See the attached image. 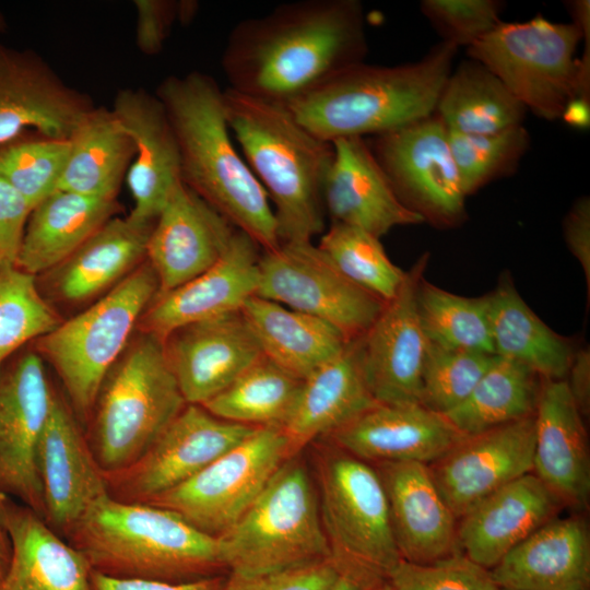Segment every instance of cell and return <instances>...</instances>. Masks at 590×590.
Instances as JSON below:
<instances>
[{
	"mask_svg": "<svg viewBox=\"0 0 590 590\" xmlns=\"http://www.w3.org/2000/svg\"><path fill=\"white\" fill-rule=\"evenodd\" d=\"M69 140L70 153L57 190L116 200L134 157V144L114 111L95 106Z\"/></svg>",
	"mask_w": 590,
	"mask_h": 590,
	"instance_id": "e575fe53",
	"label": "cell"
},
{
	"mask_svg": "<svg viewBox=\"0 0 590 590\" xmlns=\"http://www.w3.org/2000/svg\"><path fill=\"white\" fill-rule=\"evenodd\" d=\"M564 235L568 249L580 263L590 287V199H578L564 221Z\"/></svg>",
	"mask_w": 590,
	"mask_h": 590,
	"instance_id": "816d5d0a",
	"label": "cell"
},
{
	"mask_svg": "<svg viewBox=\"0 0 590 590\" xmlns=\"http://www.w3.org/2000/svg\"><path fill=\"white\" fill-rule=\"evenodd\" d=\"M153 225L114 216L52 269V287L67 302L90 299L119 283L141 259Z\"/></svg>",
	"mask_w": 590,
	"mask_h": 590,
	"instance_id": "836d02e7",
	"label": "cell"
},
{
	"mask_svg": "<svg viewBox=\"0 0 590 590\" xmlns=\"http://www.w3.org/2000/svg\"><path fill=\"white\" fill-rule=\"evenodd\" d=\"M70 153V140L19 137L0 146V176L32 209L58 189Z\"/></svg>",
	"mask_w": 590,
	"mask_h": 590,
	"instance_id": "ee69618b",
	"label": "cell"
},
{
	"mask_svg": "<svg viewBox=\"0 0 590 590\" xmlns=\"http://www.w3.org/2000/svg\"><path fill=\"white\" fill-rule=\"evenodd\" d=\"M32 206L0 176V264H15Z\"/></svg>",
	"mask_w": 590,
	"mask_h": 590,
	"instance_id": "681fc988",
	"label": "cell"
},
{
	"mask_svg": "<svg viewBox=\"0 0 590 590\" xmlns=\"http://www.w3.org/2000/svg\"><path fill=\"white\" fill-rule=\"evenodd\" d=\"M66 540L93 571L111 578L185 583L229 573L217 538L168 509L109 495L88 508Z\"/></svg>",
	"mask_w": 590,
	"mask_h": 590,
	"instance_id": "277c9868",
	"label": "cell"
},
{
	"mask_svg": "<svg viewBox=\"0 0 590 590\" xmlns=\"http://www.w3.org/2000/svg\"><path fill=\"white\" fill-rule=\"evenodd\" d=\"M567 381L570 392L582 416H589L590 412V352L589 349H580L574 353L568 370ZM567 374V375H568Z\"/></svg>",
	"mask_w": 590,
	"mask_h": 590,
	"instance_id": "db71d44e",
	"label": "cell"
},
{
	"mask_svg": "<svg viewBox=\"0 0 590 590\" xmlns=\"http://www.w3.org/2000/svg\"><path fill=\"white\" fill-rule=\"evenodd\" d=\"M494 353L532 369L540 378L563 379L574 352L524 303L508 276L488 294Z\"/></svg>",
	"mask_w": 590,
	"mask_h": 590,
	"instance_id": "d590c367",
	"label": "cell"
},
{
	"mask_svg": "<svg viewBox=\"0 0 590 590\" xmlns=\"http://www.w3.org/2000/svg\"><path fill=\"white\" fill-rule=\"evenodd\" d=\"M60 320L42 297L36 275L0 264V366L24 344L55 330Z\"/></svg>",
	"mask_w": 590,
	"mask_h": 590,
	"instance_id": "b9f144b4",
	"label": "cell"
},
{
	"mask_svg": "<svg viewBox=\"0 0 590 590\" xmlns=\"http://www.w3.org/2000/svg\"><path fill=\"white\" fill-rule=\"evenodd\" d=\"M422 13L442 38L441 42L471 46L500 22L504 2L497 0H423Z\"/></svg>",
	"mask_w": 590,
	"mask_h": 590,
	"instance_id": "7dc6e473",
	"label": "cell"
},
{
	"mask_svg": "<svg viewBox=\"0 0 590 590\" xmlns=\"http://www.w3.org/2000/svg\"><path fill=\"white\" fill-rule=\"evenodd\" d=\"M317 246L346 279L385 303L404 281L406 272L390 260L380 238L364 229L331 223Z\"/></svg>",
	"mask_w": 590,
	"mask_h": 590,
	"instance_id": "60d3db41",
	"label": "cell"
},
{
	"mask_svg": "<svg viewBox=\"0 0 590 590\" xmlns=\"http://www.w3.org/2000/svg\"><path fill=\"white\" fill-rule=\"evenodd\" d=\"M563 505L531 472L492 493L458 520L461 552L492 569L509 551L558 516Z\"/></svg>",
	"mask_w": 590,
	"mask_h": 590,
	"instance_id": "83f0119b",
	"label": "cell"
},
{
	"mask_svg": "<svg viewBox=\"0 0 590 590\" xmlns=\"http://www.w3.org/2000/svg\"><path fill=\"white\" fill-rule=\"evenodd\" d=\"M119 209L117 200L56 190L32 210L16 267L34 275L55 269Z\"/></svg>",
	"mask_w": 590,
	"mask_h": 590,
	"instance_id": "d6a6232c",
	"label": "cell"
},
{
	"mask_svg": "<svg viewBox=\"0 0 590 590\" xmlns=\"http://www.w3.org/2000/svg\"><path fill=\"white\" fill-rule=\"evenodd\" d=\"M332 144L333 161L323 186V206L331 223L380 238L396 226L425 222L400 201L365 138H341Z\"/></svg>",
	"mask_w": 590,
	"mask_h": 590,
	"instance_id": "4316f807",
	"label": "cell"
},
{
	"mask_svg": "<svg viewBox=\"0 0 590 590\" xmlns=\"http://www.w3.org/2000/svg\"><path fill=\"white\" fill-rule=\"evenodd\" d=\"M7 496L0 491V582L8 571L12 557V542L2 519V507Z\"/></svg>",
	"mask_w": 590,
	"mask_h": 590,
	"instance_id": "11a10c76",
	"label": "cell"
},
{
	"mask_svg": "<svg viewBox=\"0 0 590 590\" xmlns=\"http://www.w3.org/2000/svg\"><path fill=\"white\" fill-rule=\"evenodd\" d=\"M340 578L324 559L260 575L228 573L222 590H333Z\"/></svg>",
	"mask_w": 590,
	"mask_h": 590,
	"instance_id": "c3c4849f",
	"label": "cell"
},
{
	"mask_svg": "<svg viewBox=\"0 0 590 590\" xmlns=\"http://www.w3.org/2000/svg\"><path fill=\"white\" fill-rule=\"evenodd\" d=\"M491 570L500 589L589 590L590 530L582 516L555 517Z\"/></svg>",
	"mask_w": 590,
	"mask_h": 590,
	"instance_id": "f1b7e54d",
	"label": "cell"
},
{
	"mask_svg": "<svg viewBox=\"0 0 590 590\" xmlns=\"http://www.w3.org/2000/svg\"><path fill=\"white\" fill-rule=\"evenodd\" d=\"M583 38L576 23L538 15L526 22H500L468 47L471 59L495 74L538 117H564L573 103L589 107L590 56L576 57Z\"/></svg>",
	"mask_w": 590,
	"mask_h": 590,
	"instance_id": "52a82bcc",
	"label": "cell"
},
{
	"mask_svg": "<svg viewBox=\"0 0 590 590\" xmlns=\"http://www.w3.org/2000/svg\"><path fill=\"white\" fill-rule=\"evenodd\" d=\"M375 469L386 492L402 560L424 565L462 553L458 519L436 487L427 464L385 462Z\"/></svg>",
	"mask_w": 590,
	"mask_h": 590,
	"instance_id": "cb8c5ba5",
	"label": "cell"
},
{
	"mask_svg": "<svg viewBox=\"0 0 590 590\" xmlns=\"http://www.w3.org/2000/svg\"><path fill=\"white\" fill-rule=\"evenodd\" d=\"M256 296L316 317L349 341L363 337L385 305L346 279L312 241L262 250Z\"/></svg>",
	"mask_w": 590,
	"mask_h": 590,
	"instance_id": "7c38bea8",
	"label": "cell"
},
{
	"mask_svg": "<svg viewBox=\"0 0 590 590\" xmlns=\"http://www.w3.org/2000/svg\"><path fill=\"white\" fill-rule=\"evenodd\" d=\"M526 113L504 83L473 59L451 71L435 110L448 130L471 134L520 126Z\"/></svg>",
	"mask_w": 590,
	"mask_h": 590,
	"instance_id": "8d00e7d4",
	"label": "cell"
},
{
	"mask_svg": "<svg viewBox=\"0 0 590 590\" xmlns=\"http://www.w3.org/2000/svg\"><path fill=\"white\" fill-rule=\"evenodd\" d=\"M229 573L260 575L330 559L319 499L304 463L285 460L221 536Z\"/></svg>",
	"mask_w": 590,
	"mask_h": 590,
	"instance_id": "9c48e42d",
	"label": "cell"
},
{
	"mask_svg": "<svg viewBox=\"0 0 590 590\" xmlns=\"http://www.w3.org/2000/svg\"><path fill=\"white\" fill-rule=\"evenodd\" d=\"M500 590H507V589H500Z\"/></svg>",
	"mask_w": 590,
	"mask_h": 590,
	"instance_id": "94428289",
	"label": "cell"
},
{
	"mask_svg": "<svg viewBox=\"0 0 590 590\" xmlns=\"http://www.w3.org/2000/svg\"><path fill=\"white\" fill-rule=\"evenodd\" d=\"M199 9V2L194 0L177 1V22L181 25L190 24L196 17Z\"/></svg>",
	"mask_w": 590,
	"mask_h": 590,
	"instance_id": "9f6ffc18",
	"label": "cell"
},
{
	"mask_svg": "<svg viewBox=\"0 0 590 590\" xmlns=\"http://www.w3.org/2000/svg\"><path fill=\"white\" fill-rule=\"evenodd\" d=\"M68 403L54 391L37 447L48 527L64 540L88 508L108 495L103 470Z\"/></svg>",
	"mask_w": 590,
	"mask_h": 590,
	"instance_id": "d6986e66",
	"label": "cell"
},
{
	"mask_svg": "<svg viewBox=\"0 0 590 590\" xmlns=\"http://www.w3.org/2000/svg\"><path fill=\"white\" fill-rule=\"evenodd\" d=\"M163 343L188 404L202 405L262 356L241 311L184 326Z\"/></svg>",
	"mask_w": 590,
	"mask_h": 590,
	"instance_id": "7402d4cb",
	"label": "cell"
},
{
	"mask_svg": "<svg viewBox=\"0 0 590 590\" xmlns=\"http://www.w3.org/2000/svg\"><path fill=\"white\" fill-rule=\"evenodd\" d=\"M367 50L359 1L299 0L238 22L221 67L229 88L288 105L363 62Z\"/></svg>",
	"mask_w": 590,
	"mask_h": 590,
	"instance_id": "6da1fadb",
	"label": "cell"
},
{
	"mask_svg": "<svg viewBox=\"0 0 590 590\" xmlns=\"http://www.w3.org/2000/svg\"><path fill=\"white\" fill-rule=\"evenodd\" d=\"M494 357L481 352L445 349L428 341L420 404L446 414L471 393Z\"/></svg>",
	"mask_w": 590,
	"mask_h": 590,
	"instance_id": "f6af8a7d",
	"label": "cell"
},
{
	"mask_svg": "<svg viewBox=\"0 0 590 590\" xmlns=\"http://www.w3.org/2000/svg\"><path fill=\"white\" fill-rule=\"evenodd\" d=\"M54 389L34 352L0 366V491L45 515L37 447Z\"/></svg>",
	"mask_w": 590,
	"mask_h": 590,
	"instance_id": "9a60e30c",
	"label": "cell"
},
{
	"mask_svg": "<svg viewBox=\"0 0 590 590\" xmlns=\"http://www.w3.org/2000/svg\"><path fill=\"white\" fill-rule=\"evenodd\" d=\"M462 436L445 415L420 403H376L329 435L335 447L376 464H429Z\"/></svg>",
	"mask_w": 590,
	"mask_h": 590,
	"instance_id": "d4e9b609",
	"label": "cell"
},
{
	"mask_svg": "<svg viewBox=\"0 0 590 590\" xmlns=\"http://www.w3.org/2000/svg\"><path fill=\"white\" fill-rule=\"evenodd\" d=\"M94 107L87 94L68 85L36 51L0 42V146L28 130L69 140Z\"/></svg>",
	"mask_w": 590,
	"mask_h": 590,
	"instance_id": "e0dca14e",
	"label": "cell"
},
{
	"mask_svg": "<svg viewBox=\"0 0 590 590\" xmlns=\"http://www.w3.org/2000/svg\"><path fill=\"white\" fill-rule=\"evenodd\" d=\"M319 508L330 559L362 590L386 583L402 560L377 470L334 446L319 459Z\"/></svg>",
	"mask_w": 590,
	"mask_h": 590,
	"instance_id": "ba28073f",
	"label": "cell"
},
{
	"mask_svg": "<svg viewBox=\"0 0 590 590\" xmlns=\"http://www.w3.org/2000/svg\"><path fill=\"white\" fill-rule=\"evenodd\" d=\"M373 590H392V589H391L390 586L386 582V583H384V585H381V586H379V587H377V588H375V589H373Z\"/></svg>",
	"mask_w": 590,
	"mask_h": 590,
	"instance_id": "91938a15",
	"label": "cell"
},
{
	"mask_svg": "<svg viewBox=\"0 0 590 590\" xmlns=\"http://www.w3.org/2000/svg\"><path fill=\"white\" fill-rule=\"evenodd\" d=\"M449 143L462 189L469 196L515 173L529 148L530 135L523 125L487 134L449 130Z\"/></svg>",
	"mask_w": 590,
	"mask_h": 590,
	"instance_id": "7bdbcfd3",
	"label": "cell"
},
{
	"mask_svg": "<svg viewBox=\"0 0 590 590\" xmlns=\"http://www.w3.org/2000/svg\"><path fill=\"white\" fill-rule=\"evenodd\" d=\"M582 415L567 381L542 379L534 413L532 473L563 507L590 502V452Z\"/></svg>",
	"mask_w": 590,
	"mask_h": 590,
	"instance_id": "484cf974",
	"label": "cell"
},
{
	"mask_svg": "<svg viewBox=\"0 0 590 590\" xmlns=\"http://www.w3.org/2000/svg\"><path fill=\"white\" fill-rule=\"evenodd\" d=\"M387 583L392 590H500L491 570L463 553L424 565L401 560Z\"/></svg>",
	"mask_w": 590,
	"mask_h": 590,
	"instance_id": "bcb514c9",
	"label": "cell"
},
{
	"mask_svg": "<svg viewBox=\"0 0 590 590\" xmlns=\"http://www.w3.org/2000/svg\"><path fill=\"white\" fill-rule=\"evenodd\" d=\"M226 575L185 583H169L141 579H118L92 574L93 590H222Z\"/></svg>",
	"mask_w": 590,
	"mask_h": 590,
	"instance_id": "f5cc1de1",
	"label": "cell"
},
{
	"mask_svg": "<svg viewBox=\"0 0 590 590\" xmlns=\"http://www.w3.org/2000/svg\"><path fill=\"white\" fill-rule=\"evenodd\" d=\"M187 404L132 463L104 472L108 495L146 503L188 481L256 430Z\"/></svg>",
	"mask_w": 590,
	"mask_h": 590,
	"instance_id": "5bb4252c",
	"label": "cell"
},
{
	"mask_svg": "<svg viewBox=\"0 0 590 590\" xmlns=\"http://www.w3.org/2000/svg\"><path fill=\"white\" fill-rule=\"evenodd\" d=\"M236 228L213 206L179 181L156 217L146 259L158 280V293L201 274L224 255Z\"/></svg>",
	"mask_w": 590,
	"mask_h": 590,
	"instance_id": "ffe728a7",
	"label": "cell"
},
{
	"mask_svg": "<svg viewBox=\"0 0 590 590\" xmlns=\"http://www.w3.org/2000/svg\"><path fill=\"white\" fill-rule=\"evenodd\" d=\"M240 311L262 355L302 380L343 352L350 342L331 324L256 295Z\"/></svg>",
	"mask_w": 590,
	"mask_h": 590,
	"instance_id": "1f68e13d",
	"label": "cell"
},
{
	"mask_svg": "<svg viewBox=\"0 0 590 590\" xmlns=\"http://www.w3.org/2000/svg\"><path fill=\"white\" fill-rule=\"evenodd\" d=\"M157 293V276L146 261L95 304L38 339V350L58 373L80 422L90 421L107 374Z\"/></svg>",
	"mask_w": 590,
	"mask_h": 590,
	"instance_id": "30bf717a",
	"label": "cell"
},
{
	"mask_svg": "<svg viewBox=\"0 0 590 590\" xmlns=\"http://www.w3.org/2000/svg\"><path fill=\"white\" fill-rule=\"evenodd\" d=\"M7 30H8V23H7V20L4 17L3 13L0 10V34L5 33Z\"/></svg>",
	"mask_w": 590,
	"mask_h": 590,
	"instance_id": "680465c9",
	"label": "cell"
},
{
	"mask_svg": "<svg viewBox=\"0 0 590 590\" xmlns=\"http://www.w3.org/2000/svg\"><path fill=\"white\" fill-rule=\"evenodd\" d=\"M285 460L283 429L257 427L198 474L142 504L168 509L201 532L219 538L241 517Z\"/></svg>",
	"mask_w": 590,
	"mask_h": 590,
	"instance_id": "8fae6325",
	"label": "cell"
},
{
	"mask_svg": "<svg viewBox=\"0 0 590 590\" xmlns=\"http://www.w3.org/2000/svg\"><path fill=\"white\" fill-rule=\"evenodd\" d=\"M457 50L440 42L415 62L363 61L286 106L308 130L330 142L386 133L435 113Z\"/></svg>",
	"mask_w": 590,
	"mask_h": 590,
	"instance_id": "5b68a950",
	"label": "cell"
},
{
	"mask_svg": "<svg viewBox=\"0 0 590 590\" xmlns=\"http://www.w3.org/2000/svg\"><path fill=\"white\" fill-rule=\"evenodd\" d=\"M376 403L362 374L357 340L350 341L343 352L303 380L295 406L282 427L287 459Z\"/></svg>",
	"mask_w": 590,
	"mask_h": 590,
	"instance_id": "4dcf8cb0",
	"label": "cell"
},
{
	"mask_svg": "<svg viewBox=\"0 0 590 590\" xmlns=\"http://www.w3.org/2000/svg\"><path fill=\"white\" fill-rule=\"evenodd\" d=\"M417 311L427 340L445 349L493 354L489 297H463L422 279Z\"/></svg>",
	"mask_w": 590,
	"mask_h": 590,
	"instance_id": "ab89813d",
	"label": "cell"
},
{
	"mask_svg": "<svg viewBox=\"0 0 590 590\" xmlns=\"http://www.w3.org/2000/svg\"><path fill=\"white\" fill-rule=\"evenodd\" d=\"M111 110L134 144V161L126 176L133 200L128 216L153 225L174 187L182 181L174 129L155 93L143 88L119 90Z\"/></svg>",
	"mask_w": 590,
	"mask_h": 590,
	"instance_id": "603a6c76",
	"label": "cell"
},
{
	"mask_svg": "<svg viewBox=\"0 0 590 590\" xmlns=\"http://www.w3.org/2000/svg\"><path fill=\"white\" fill-rule=\"evenodd\" d=\"M541 382L529 367L495 355L471 393L444 415L462 435L529 417L535 413Z\"/></svg>",
	"mask_w": 590,
	"mask_h": 590,
	"instance_id": "74e56055",
	"label": "cell"
},
{
	"mask_svg": "<svg viewBox=\"0 0 590 590\" xmlns=\"http://www.w3.org/2000/svg\"><path fill=\"white\" fill-rule=\"evenodd\" d=\"M226 118L244 160L272 205L281 243L324 232L323 186L334 150L286 105L224 90Z\"/></svg>",
	"mask_w": 590,
	"mask_h": 590,
	"instance_id": "3957f363",
	"label": "cell"
},
{
	"mask_svg": "<svg viewBox=\"0 0 590 590\" xmlns=\"http://www.w3.org/2000/svg\"><path fill=\"white\" fill-rule=\"evenodd\" d=\"M534 415L464 435L427 464L440 495L459 520L482 499L532 472Z\"/></svg>",
	"mask_w": 590,
	"mask_h": 590,
	"instance_id": "ac0fdd59",
	"label": "cell"
},
{
	"mask_svg": "<svg viewBox=\"0 0 590 590\" xmlns=\"http://www.w3.org/2000/svg\"><path fill=\"white\" fill-rule=\"evenodd\" d=\"M259 250L248 235L236 229L216 263L154 297L139 320L141 332L164 341L184 326L240 311L258 290Z\"/></svg>",
	"mask_w": 590,
	"mask_h": 590,
	"instance_id": "44dd1931",
	"label": "cell"
},
{
	"mask_svg": "<svg viewBox=\"0 0 590 590\" xmlns=\"http://www.w3.org/2000/svg\"><path fill=\"white\" fill-rule=\"evenodd\" d=\"M179 148L181 180L262 250L281 241L270 200L234 144L224 90L208 73L168 75L154 92Z\"/></svg>",
	"mask_w": 590,
	"mask_h": 590,
	"instance_id": "7a4b0ae2",
	"label": "cell"
},
{
	"mask_svg": "<svg viewBox=\"0 0 590 590\" xmlns=\"http://www.w3.org/2000/svg\"><path fill=\"white\" fill-rule=\"evenodd\" d=\"M333 590H362L357 585L345 578H340Z\"/></svg>",
	"mask_w": 590,
	"mask_h": 590,
	"instance_id": "6f0895ef",
	"label": "cell"
},
{
	"mask_svg": "<svg viewBox=\"0 0 590 590\" xmlns=\"http://www.w3.org/2000/svg\"><path fill=\"white\" fill-rule=\"evenodd\" d=\"M368 145L406 208L437 226H453L463 219L467 196L449 130L435 113L371 137Z\"/></svg>",
	"mask_w": 590,
	"mask_h": 590,
	"instance_id": "4fadbf2b",
	"label": "cell"
},
{
	"mask_svg": "<svg viewBox=\"0 0 590 590\" xmlns=\"http://www.w3.org/2000/svg\"><path fill=\"white\" fill-rule=\"evenodd\" d=\"M302 384V379L262 355L202 406L225 421L282 428L295 406Z\"/></svg>",
	"mask_w": 590,
	"mask_h": 590,
	"instance_id": "f35d334b",
	"label": "cell"
},
{
	"mask_svg": "<svg viewBox=\"0 0 590 590\" xmlns=\"http://www.w3.org/2000/svg\"><path fill=\"white\" fill-rule=\"evenodd\" d=\"M187 404L163 341L142 332L107 374L90 418L87 440L101 469L132 463Z\"/></svg>",
	"mask_w": 590,
	"mask_h": 590,
	"instance_id": "8992f818",
	"label": "cell"
},
{
	"mask_svg": "<svg viewBox=\"0 0 590 590\" xmlns=\"http://www.w3.org/2000/svg\"><path fill=\"white\" fill-rule=\"evenodd\" d=\"M2 519L12 557L0 590H93L87 559L37 512L7 496Z\"/></svg>",
	"mask_w": 590,
	"mask_h": 590,
	"instance_id": "f546056e",
	"label": "cell"
},
{
	"mask_svg": "<svg viewBox=\"0 0 590 590\" xmlns=\"http://www.w3.org/2000/svg\"><path fill=\"white\" fill-rule=\"evenodd\" d=\"M428 253L421 256L393 298L357 339L359 364L369 393L377 403H420L421 380L428 340L416 304Z\"/></svg>",
	"mask_w": 590,
	"mask_h": 590,
	"instance_id": "2e32d148",
	"label": "cell"
},
{
	"mask_svg": "<svg viewBox=\"0 0 590 590\" xmlns=\"http://www.w3.org/2000/svg\"><path fill=\"white\" fill-rule=\"evenodd\" d=\"M133 5L137 11V47L146 56L157 55L177 22V1L134 0Z\"/></svg>",
	"mask_w": 590,
	"mask_h": 590,
	"instance_id": "f907efd6",
	"label": "cell"
}]
</instances>
